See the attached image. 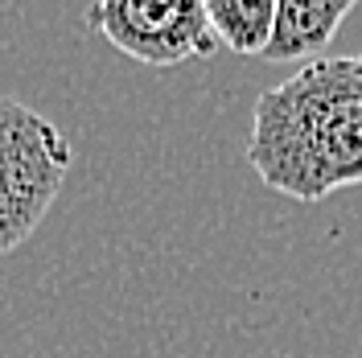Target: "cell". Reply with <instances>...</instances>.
Masks as SVG:
<instances>
[{
  "instance_id": "1",
  "label": "cell",
  "mask_w": 362,
  "mask_h": 358,
  "mask_svg": "<svg viewBox=\"0 0 362 358\" xmlns=\"http://www.w3.org/2000/svg\"><path fill=\"white\" fill-rule=\"evenodd\" d=\"M247 165L268 190L321 202L362 185L358 58H313L255 99Z\"/></svg>"
},
{
  "instance_id": "2",
  "label": "cell",
  "mask_w": 362,
  "mask_h": 358,
  "mask_svg": "<svg viewBox=\"0 0 362 358\" xmlns=\"http://www.w3.org/2000/svg\"><path fill=\"white\" fill-rule=\"evenodd\" d=\"M66 136L21 99L0 95V255L45 223L70 173Z\"/></svg>"
},
{
  "instance_id": "3",
  "label": "cell",
  "mask_w": 362,
  "mask_h": 358,
  "mask_svg": "<svg viewBox=\"0 0 362 358\" xmlns=\"http://www.w3.org/2000/svg\"><path fill=\"white\" fill-rule=\"evenodd\" d=\"M90 29L103 33L124 58L153 70L210 58L218 50L202 0H95Z\"/></svg>"
},
{
  "instance_id": "4",
  "label": "cell",
  "mask_w": 362,
  "mask_h": 358,
  "mask_svg": "<svg viewBox=\"0 0 362 358\" xmlns=\"http://www.w3.org/2000/svg\"><path fill=\"white\" fill-rule=\"evenodd\" d=\"M358 0H276V25L264 50L268 62H296L313 58L338 37L341 21Z\"/></svg>"
},
{
  "instance_id": "5",
  "label": "cell",
  "mask_w": 362,
  "mask_h": 358,
  "mask_svg": "<svg viewBox=\"0 0 362 358\" xmlns=\"http://www.w3.org/2000/svg\"><path fill=\"white\" fill-rule=\"evenodd\" d=\"M202 4L218 45L264 58L272 42V25H276V0H202Z\"/></svg>"
},
{
  "instance_id": "6",
  "label": "cell",
  "mask_w": 362,
  "mask_h": 358,
  "mask_svg": "<svg viewBox=\"0 0 362 358\" xmlns=\"http://www.w3.org/2000/svg\"><path fill=\"white\" fill-rule=\"evenodd\" d=\"M358 70H362V58H358Z\"/></svg>"
}]
</instances>
